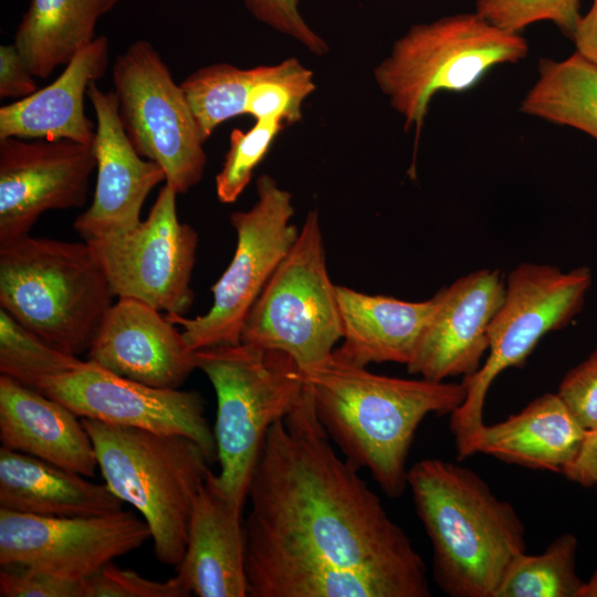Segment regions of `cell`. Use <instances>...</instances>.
<instances>
[{"instance_id":"1","label":"cell","mask_w":597,"mask_h":597,"mask_svg":"<svg viewBox=\"0 0 597 597\" xmlns=\"http://www.w3.org/2000/svg\"><path fill=\"white\" fill-rule=\"evenodd\" d=\"M248 499L245 574L327 565L378 576L400 597L431 596L420 554L358 470L333 449L307 384L295 408L268 431Z\"/></svg>"},{"instance_id":"2","label":"cell","mask_w":597,"mask_h":597,"mask_svg":"<svg viewBox=\"0 0 597 597\" xmlns=\"http://www.w3.org/2000/svg\"><path fill=\"white\" fill-rule=\"evenodd\" d=\"M304 376L317 418L343 458L368 470L389 498L408 486L407 459L421 421L451 415L465 398L462 383L377 375L334 354Z\"/></svg>"},{"instance_id":"3","label":"cell","mask_w":597,"mask_h":597,"mask_svg":"<svg viewBox=\"0 0 597 597\" xmlns=\"http://www.w3.org/2000/svg\"><path fill=\"white\" fill-rule=\"evenodd\" d=\"M432 546V577L450 597H494L510 564L526 552L525 527L474 471L422 459L407 475Z\"/></svg>"},{"instance_id":"4","label":"cell","mask_w":597,"mask_h":597,"mask_svg":"<svg viewBox=\"0 0 597 597\" xmlns=\"http://www.w3.org/2000/svg\"><path fill=\"white\" fill-rule=\"evenodd\" d=\"M113 296L85 241L28 234L0 243V306L67 354L87 353Z\"/></svg>"},{"instance_id":"5","label":"cell","mask_w":597,"mask_h":597,"mask_svg":"<svg viewBox=\"0 0 597 597\" xmlns=\"http://www.w3.org/2000/svg\"><path fill=\"white\" fill-rule=\"evenodd\" d=\"M105 484L148 524L158 561L182 559L195 498L211 460L192 439L82 418Z\"/></svg>"},{"instance_id":"6","label":"cell","mask_w":597,"mask_h":597,"mask_svg":"<svg viewBox=\"0 0 597 597\" xmlns=\"http://www.w3.org/2000/svg\"><path fill=\"white\" fill-rule=\"evenodd\" d=\"M528 52L521 33L476 11L454 13L411 25L375 66L374 78L418 139L436 94L468 92L494 67L516 64Z\"/></svg>"},{"instance_id":"7","label":"cell","mask_w":597,"mask_h":597,"mask_svg":"<svg viewBox=\"0 0 597 597\" xmlns=\"http://www.w3.org/2000/svg\"><path fill=\"white\" fill-rule=\"evenodd\" d=\"M197 365L217 397L216 481L243 510L268 431L300 402L305 376L287 354L242 342L197 350Z\"/></svg>"},{"instance_id":"8","label":"cell","mask_w":597,"mask_h":597,"mask_svg":"<svg viewBox=\"0 0 597 597\" xmlns=\"http://www.w3.org/2000/svg\"><path fill=\"white\" fill-rule=\"evenodd\" d=\"M591 271L525 262L510 272L504 301L489 331L484 363L463 377V402L450 415L458 458L468 457L470 440L481 428L488 391L510 367H522L538 342L549 332L566 327L583 310L591 286Z\"/></svg>"},{"instance_id":"9","label":"cell","mask_w":597,"mask_h":597,"mask_svg":"<svg viewBox=\"0 0 597 597\" xmlns=\"http://www.w3.org/2000/svg\"><path fill=\"white\" fill-rule=\"evenodd\" d=\"M337 285L328 275L316 210L251 307L241 342L287 354L303 374L328 359L342 339Z\"/></svg>"},{"instance_id":"10","label":"cell","mask_w":597,"mask_h":597,"mask_svg":"<svg viewBox=\"0 0 597 597\" xmlns=\"http://www.w3.org/2000/svg\"><path fill=\"white\" fill-rule=\"evenodd\" d=\"M112 78L124 130L137 153L161 167L177 193L202 178L203 140L180 84L147 40L133 42L113 64Z\"/></svg>"},{"instance_id":"11","label":"cell","mask_w":597,"mask_h":597,"mask_svg":"<svg viewBox=\"0 0 597 597\" xmlns=\"http://www.w3.org/2000/svg\"><path fill=\"white\" fill-rule=\"evenodd\" d=\"M255 203L235 211L230 221L237 233L231 262L211 286L210 310L193 318L166 317L182 327V335L193 350L238 344L244 321L271 275L294 243L298 230L291 222L292 195L269 175L256 180Z\"/></svg>"},{"instance_id":"12","label":"cell","mask_w":597,"mask_h":597,"mask_svg":"<svg viewBox=\"0 0 597 597\" xmlns=\"http://www.w3.org/2000/svg\"><path fill=\"white\" fill-rule=\"evenodd\" d=\"M177 195L165 184L146 220L124 233L85 241L115 296L139 300L168 315H185L195 298L190 282L198 234L179 221Z\"/></svg>"},{"instance_id":"13","label":"cell","mask_w":597,"mask_h":597,"mask_svg":"<svg viewBox=\"0 0 597 597\" xmlns=\"http://www.w3.org/2000/svg\"><path fill=\"white\" fill-rule=\"evenodd\" d=\"M151 538L145 520L127 511L45 517L0 509V564H25L82 582Z\"/></svg>"},{"instance_id":"14","label":"cell","mask_w":597,"mask_h":597,"mask_svg":"<svg viewBox=\"0 0 597 597\" xmlns=\"http://www.w3.org/2000/svg\"><path fill=\"white\" fill-rule=\"evenodd\" d=\"M40 391L81 418L188 437L211 462L217 459L214 434L205 417V401L197 391L145 385L90 360L45 381Z\"/></svg>"},{"instance_id":"15","label":"cell","mask_w":597,"mask_h":597,"mask_svg":"<svg viewBox=\"0 0 597 597\" xmlns=\"http://www.w3.org/2000/svg\"><path fill=\"white\" fill-rule=\"evenodd\" d=\"M95 168L92 145L0 139V243L28 235L49 210L82 207Z\"/></svg>"},{"instance_id":"16","label":"cell","mask_w":597,"mask_h":597,"mask_svg":"<svg viewBox=\"0 0 597 597\" xmlns=\"http://www.w3.org/2000/svg\"><path fill=\"white\" fill-rule=\"evenodd\" d=\"M505 290L506 280L494 269L473 271L440 289L408 373L432 381L475 373L489 350L490 325Z\"/></svg>"},{"instance_id":"17","label":"cell","mask_w":597,"mask_h":597,"mask_svg":"<svg viewBox=\"0 0 597 597\" xmlns=\"http://www.w3.org/2000/svg\"><path fill=\"white\" fill-rule=\"evenodd\" d=\"M87 97L96 115L92 144L96 158V186L91 206L74 221V230L91 241L135 228L149 192L166 181L156 163L142 157L128 139L114 92L93 82Z\"/></svg>"},{"instance_id":"18","label":"cell","mask_w":597,"mask_h":597,"mask_svg":"<svg viewBox=\"0 0 597 597\" xmlns=\"http://www.w3.org/2000/svg\"><path fill=\"white\" fill-rule=\"evenodd\" d=\"M159 312L139 300L118 297L87 350V360L145 385L179 388L198 368L197 352Z\"/></svg>"},{"instance_id":"19","label":"cell","mask_w":597,"mask_h":597,"mask_svg":"<svg viewBox=\"0 0 597 597\" xmlns=\"http://www.w3.org/2000/svg\"><path fill=\"white\" fill-rule=\"evenodd\" d=\"M241 514L211 472L195 498L186 549L177 565L176 576L189 595L248 596Z\"/></svg>"},{"instance_id":"20","label":"cell","mask_w":597,"mask_h":597,"mask_svg":"<svg viewBox=\"0 0 597 597\" xmlns=\"http://www.w3.org/2000/svg\"><path fill=\"white\" fill-rule=\"evenodd\" d=\"M109 62L106 36L78 51L63 72L30 96L0 108V139H69L92 145L95 129L85 114L84 96L102 78Z\"/></svg>"},{"instance_id":"21","label":"cell","mask_w":597,"mask_h":597,"mask_svg":"<svg viewBox=\"0 0 597 597\" xmlns=\"http://www.w3.org/2000/svg\"><path fill=\"white\" fill-rule=\"evenodd\" d=\"M62 402L8 377H0L1 447L86 478L97 460L82 420Z\"/></svg>"},{"instance_id":"22","label":"cell","mask_w":597,"mask_h":597,"mask_svg":"<svg viewBox=\"0 0 597 597\" xmlns=\"http://www.w3.org/2000/svg\"><path fill=\"white\" fill-rule=\"evenodd\" d=\"M586 431L559 396L547 392L501 422L483 423L470 440L468 457L480 452L506 463L563 474L576 458Z\"/></svg>"},{"instance_id":"23","label":"cell","mask_w":597,"mask_h":597,"mask_svg":"<svg viewBox=\"0 0 597 597\" xmlns=\"http://www.w3.org/2000/svg\"><path fill=\"white\" fill-rule=\"evenodd\" d=\"M337 300L343 343L333 354L364 367L407 365L438 304L437 293L426 301L408 302L346 286H337Z\"/></svg>"},{"instance_id":"24","label":"cell","mask_w":597,"mask_h":597,"mask_svg":"<svg viewBox=\"0 0 597 597\" xmlns=\"http://www.w3.org/2000/svg\"><path fill=\"white\" fill-rule=\"evenodd\" d=\"M104 483L35 457L0 448V509L45 517L96 516L123 510Z\"/></svg>"},{"instance_id":"25","label":"cell","mask_w":597,"mask_h":597,"mask_svg":"<svg viewBox=\"0 0 597 597\" xmlns=\"http://www.w3.org/2000/svg\"><path fill=\"white\" fill-rule=\"evenodd\" d=\"M119 0H30L13 43L34 76L49 77L90 44L101 17Z\"/></svg>"},{"instance_id":"26","label":"cell","mask_w":597,"mask_h":597,"mask_svg":"<svg viewBox=\"0 0 597 597\" xmlns=\"http://www.w3.org/2000/svg\"><path fill=\"white\" fill-rule=\"evenodd\" d=\"M537 73L520 112L597 140V65L574 52L563 60L541 59Z\"/></svg>"},{"instance_id":"27","label":"cell","mask_w":597,"mask_h":597,"mask_svg":"<svg viewBox=\"0 0 597 597\" xmlns=\"http://www.w3.org/2000/svg\"><path fill=\"white\" fill-rule=\"evenodd\" d=\"M577 548V537L566 533L541 554H520L510 564L494 597H578L584 582L576 572Z\"/></svg>"},{"instance_id":"28","label":"cell","mask_w":597,"mask_h":597,"mask_svg":"<svg viewBox=\"0 0 597 597\" xmlns=\"http://www.w3.org/2000/svg\"><path fill=\"white\" fill-rule=\"evenodd\" d=\"M255 75L256 66L218 63L198 69L180 83L203 142L223 122L245 114Z\"/></svg>"},{"instance_id":"29","label":"cell","mask_w":597,"mask_h":597,"mask_svg":"<svg viewBox=\"0 0 597 597\" xmlns=\"http://www.w3.org/2000/svg\"><path fill=\"white\" fill-rule=\"evenodd\" d=\"M77 356L51 345L0 307V373L40 391L42 385L83 365Z\"/></svg>"},{"instance_id":"30","label":"cell","mask_w":597,"mask_h":597,"mask_svg":"<svg viewBox=\"0 0 597 597\" xmlns=\"http://www.w3.org/2000/svg\"><path fill=\"white\" fill-rule=\"evenodd\" d=\"M311 70L297 59H286L274 65L256 66L245 114L255 121L276 122L284 126L302 119V105L315 91Z\"/></svg>"},{"instance_id":"31","label":"cell","mask_w":597,"mask_h":597,"mask_svg":"<svg viewBox=\"0 0 597 597\" xmlns=\"http://www.w3.org/2000/svg\"><path fill=\"white\" fill-rule=\"evenodd\" d=\"M283 127L276 122L255 121L247 132L239 128L231 132L229 149L216 176V192L220 202L232 203L240 197Z\"/></svg>"},{"instance_id":"32","label":"cell","mask_w":597,"mask_h":597,"mask_svg":"<svg viewBox=\"0 0 597 597\" xmlns=\"http://www.w3.org/2000/svg\"><path fill=\"white\" fill-rule=\"evenodd\" d=\"M582 0H476L475 10L496 27L521 33L537 22H552L572 39L582 17Z\"/></svg>"},{"instance_id":"33","label":"cell","mask_w":597,"mask_h":597,"mask_svg":"<svg viewBox=\"0 0 597 597\" xmlns=\"http://www.w3.org/2000/svg\"><path fill=\"white\" fill-rule=\"evenodd\" d=\"M82 597H186L188 591L177 576L151 580L112 563L81 582Z\"/></svg>"},{"instance_id":"34","label":"cell","mask_w":597,"mask_h":597,"mask_svg":"<svg viewBox=\"0 0 597 597\" xmlns=\"http://www.w3.org/2000/svg\"><path fill=\"white\" fill-rule=\"evenodd\" d=\"M249 12L261 23L292 38L310 52L323 55L326 41L312 29L300 10V0H243Z\"/></svg>"},{"instance_id":"35","label":"cell","mask_w":597,"mask_h":597,"mask_svg":"<svg viewBox=\"0 0 597 597\" xmlns=\"http://www.w3.org/2000/svg\"><path fill=\"white\" fill-rule=\"evenodd\" d=\"M1 597H82L81 582L25 564H0Z\"/></svg>"},{"instance_id":"36","label":"cell","mask_w":597,"mask_h":597,"mask_svg":"<svg viewBox=\"0 0 597 597\" xmlns=\"http://www.w3.org/2000/svg\"><path fill=\"white\" fill-rule=\"evenodd\" d=\"M556 394L586 430L597 426V346L566 373Z\"/></svg>"},{"instance_id":"37","label":"cell","mask_w":597,"mask_h":597,"mask_svg":"<svg viewBox=\"0 0 597 597\" xmlns=\"http://www.w3.org/2000/svg\"><path fill=\"white\" fill-rule=\"evenodd\" d=\"M34 74L14 43L0 46V97H27L38 91Z\"/></svg>"},{"instance_id":"38","label":"cell","mask_w":597,"mask_h":597,"mask_svg":"<svg viewBox=\"0 0 597 597\" xmlns=\"http://www.w3.org/2000/svg\"><path fill=\"white\" fill-rule=\"evenodd\" d=\"M563 474L585 488L597 485V426L586 431L576 458Z\"/></svg>"},{"instance_id":"39","label":"cell","mask_w":597,"mask_h":597,"mask_svg":"<svg viewBox=\"0 0 597 597\" xmlns=\"http://www.w3.org/2000/svg\"><path fill=\"white\" fill-rule=\"evenodd\" d=\"M572 40L575 52L597 65V0H591L588 11L582 14Z\"/></svg>"},{"instance_id":"40","label":"cell","mask_w":597,"mask_h":597,"mask_svg":"<svg viewBox=\"0 0 597 597\" xmlns=\"http://www.w3.org/2000/svg\"><path fill=\"white\" fill-rule=\"evenodd\" d=\"M578 597H597V569L583 583Z\"/></svg>"},{"instance_id":"41","label":"cell","mask_w":597,"mask_h":597,"mask_svg":"<svg viewBox=\"0 0 597 597\" xmlns=\"http://www.w3.org/2000/svg\"><path fill=\"white\" fill-rule=\"evenodd\" d=\"M596 488H597V485H596Z\"/></svg>"}]
</instances>
